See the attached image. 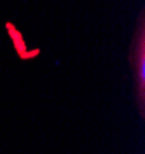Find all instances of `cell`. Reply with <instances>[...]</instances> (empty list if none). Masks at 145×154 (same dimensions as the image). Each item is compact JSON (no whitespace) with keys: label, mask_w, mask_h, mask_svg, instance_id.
<instances>
[{"label":"cell","mask_w":145,"mask_h":154,"mask_svg":"<svg viewBox=\"0 0 145 154\" xmlns=\"http://www.w3.org/2000/svg\"><path fill=\"white\" fill-rule=\"evenodd\" d=\"M131 67L135 72V85L138 93V104L141 111L144 110V90H145V43H144V31L139 29L138 38H135L131 47Z\"/></svg>","instance_id":"1"}]
</instances>
